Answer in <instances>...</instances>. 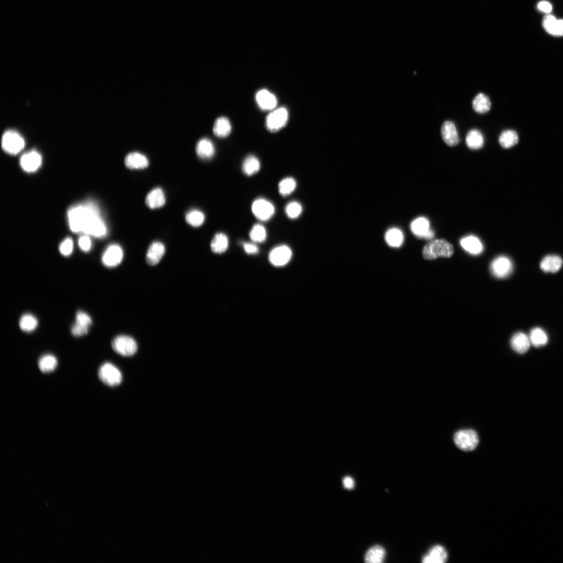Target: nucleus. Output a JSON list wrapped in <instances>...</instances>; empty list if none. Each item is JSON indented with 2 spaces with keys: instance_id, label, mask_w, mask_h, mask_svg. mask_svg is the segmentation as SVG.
I'll use <instances>...</instances> for the list:
<instances>
[{
  "instance_id": "nucleus-39",
  "label": "nucleus",
  "mask_w": 563,
  "mask_h": 563,
  "mask_svg": "<svg viewBox=\"0 0 563 563\" xmlns=\"http://www.w3.org/2000/svg\"><path fill=\"white\" fill-rule=\"evenodd\" d=\"M302 210L301 205L297 202L288 203L285 207V212L287 217L292 219L298 218L301 214Z\"/></svg>"
},
{
  "instance_id": "nucleus-41",
  "label": "nucleus",
  "mask_w": 563,
  "mask_h": 563,
  "mask_svg": "<svg viewBox=\"0 0 563 563\" xmlns=\"http://www.w3.org/2000/svg\"><path fill=\"white\" fill-rule=\"evenodd\" d=\"M73 242L70 238L66 239L61 244L59 249L61 254L66 257L71 255L73 251Z\"/></svg>"
},
{
  "instance_id": "nucleus-14",
  "label": "nucleus",
  "mask_w": 563,
  "mask_h": 563,
  "mask_svg": "<svg viewBox=\"0 0 563 563\" xmlns=\"http://www.w3.org/2000/svg\"><path fill=\"white\" fill-rule=\"evenodd\" d=\"M441 134L444 142L448 146L454 147L459 143V137L455 124L450 121L443 123L441 129Z\"/></svg>"
},
{
  "instance_id": "nucleus-23",
  "label": "nucleus",
  "mask_w": 563,
  "mask_h": 563,
  "mask_svg": "<svg viewBox=\"0 0 563 563\" xmlns=\"http://www.w3.org/2000/svg\"><path fill=\"white\" fill-rule=\"evenodd\" d=\"M146 204L151 209L161 208L166 204V197L164 191L160 188L152 190L147 196Z\"/></svg>"
},
{
  "instance_id": "nucleus-35",
  "label": "nucleus",
  "mask_w": 563,
  "mask_h": 563,
  "mask_svg": "<svg viewBox=\"0 0 563 563\" xmlns=\"http://www.w3.org/2000/svg\"><path fill=\"white\" fill-rule=\"evenodd\" d=\"M38 321L37 319L32 314H25L20 319L19 322V327L22 331L25 332L34 331L38 326Z\"/></svg>"
},
{
  "instance_id": "nucleus-9",
  "label": "nucleus",
  "mask_w": 563,
  "mask_h": 563,
  "mask_svg": "<svg viewBox=\"0 0 563 563\" xmlns=\"http://www.w3.org/2000/svg\"><path fill=\"white\" fill-rule=\"evenodd\" d=\"M251 208L255 216L263 221L270 219L275 212V206L273 204L263 198L256 200L252 205Z\"/></svg>"
},
{
  "instance_id": "nucleus-46",
  "label": "nucleus",
  "mask_w": 563,
  "mask_h": 563,
  "mask_svg": "<svg viewBox=\"0 0 563 563\" xmlns=\"http://www.w3.org/2000/svg\"><path fill=\"white\" fill-rule=\"evenodd\" d=\"M343 484L345 488L347 489L351 490L355 486V482L354 479L349 476L345 477L343 480Z\"/></svg>"
},
{
  "instance_id": "nucleus-32",
  "label": "nucleus",
  "mask_w": 563,
  "mask_h": 563,
  "mask_svg": "<svg viewBox=\"0 0 563 563\" xmlns=\"http://www.w3.org/2000/svg\"><path fill=\"white\" fill-rule=\"evenodd\" d=\"M261 168L260 161L254 155H249L244 161L242 170L244 174L252 176L257 173Z\"/></svg>"
},
{
  "instance_id": "nucleus-42",
  "label": "nucleus",
  "mask_w": 563,
  "mask_h": 563,
  "mask_svg": "<svg viewBox=\"0 0 563 563\" xmlns=\"http://www.w3.org/2000/svg\"><path fill=\"white\" fill-rule=\"evenodd\" d=\"M78 242L79 247L81 250L88 252L91 249L92 241L88 235L85 234L80 237Z\"/></svg>"
},
{
  "instance_id": "nucleus-17",
  "label": "nucleus",
  "mask_w": 563,
  "mask_h": 563,
  "mask_svg": "<svg viewBox=\"0 0 563 563\" xmlns=\"http://www.w3.org/2000/svg\"><path fill=\"white\" fill-rule=\"evenodd\" d=\"M543 25L547 33L556 37L563 36V19H557L549 15L544 19Z\"/></svg>"
},
{
  "instance_id": "nucleus-11",
  "label": "nucleus",
  "mask_w": 563,
  "mask_h": 563,
  "mask_svg": "<svg viewBox=\"0 0 563 563\" xmlns=\"http://www.w3.org/2000/svg\"><path fill=\"white\" fill-rule=\"evenodd\" d=\"M491 270L493 275L498 278L508 277L513 270V264L510 259L506 256H500L492 262Z\"/></svg>"
},
{
  "instance_id": "nucleus-7",
  "label": "nucleus",
  "mask_w": 563,
  "mask_h": 563,
  "mask_svg": "<svg viewBox=\"0 0 563 563\" xmlns=\"http://www.w3.org/2000/svg\"><path fill=\"white\" fill-rule=\"evenodd\" d=\"M288 117V111L285 108L278 109L266 117V128L271 132L278 131L285 127Z\"/></svg>"
},
{
  "instance_id": "nucleus-22",
  "label": "nucleus",
  "mask_w": 563,
  "mask_h": 563,
  "mask_svg": "<svg viewBox=\"0 0 563 563\" xmlns=\"http://www.w3.org/2000/svg\"><path fill=\"white\" fill-rule=\"evenodd\" d=\"M256 98L259 106L264 110L273 109L277 105L276 96L267 90H263L258 92Z\"/></svg>"
},
{
  "instance_id": "nucleus-16",
  "label": "nucleus",
  "mask_w": 563,
  "mask_h": 563,
  "mask_svg": "<svg viewBox=\"0 0 563 563\" xmlns=\"http://www.w3.org/2000/svg\"><path fill=\"white\" fill-rule=\"evenodd\" d=\"M166 248L162 243L155 242L152 243L148 249L146 255V262L148 264H157L165 254Z\"/></svg>"
},
{
  "instance_id": "nucleus-13",
  "label": "nucleus",
  "mask_w": 563,
  "mask_h": 563,
  "mask_svg": "<svg viewBox=\"0 0 563 563\" xmlns=\"http://www.w3.org/2000/svg\"><path fill=\"white\" fill-rule=\"evenodd\" d=\"M42 164L41 155L36 151H31L22 155L20 164L22 169L28 173L34 172Z\"/></svg>"
},
{
  "instance_id": "nucleus-34",
  "label": "nucleus",
  "mask_w": 563,
  "mask_h": 563,
  "mask_svg": "<svg viewBox=\"0 0 563 563\" xmlns=\"http://www.w3.org/2000/svg\"><path fill=\"white\" fill-rule=\"evenodd\" d=\"M57 361L54 355L50 354L43 356L38 361V366L41 372L49 373L53 372L56 368Z\"/></svg>"
},
{
  "instance_id": "nucleus-37",
  "label": "nucleus",
  "mask_w": 563,
  "mask_h": 563,
  "mask_svg": "<svg viewBox=\"0 0 563 563\" xmlns=\"http://www.w3.org/2000/svg\"><path fill=\"white\" fill-rule=\"evenodd\" d=\"M296 182L292 177H287L282 180L279 185L280 194L283 196L290 195L296 188Z\"/></svg>"
},
{
  "instance_id": "nucleus-4",
  "label": "nucleus",
  "mask_w": 563,
  "mask_h": 563,
  "mask_svg": "<svg viewBox=\"0 0 563 563\" xmlns=\"http://www.w3.org/2000/svg\"><path fill=\"white\" fill-rule=\"evenodd\" d=\"M454 440L456 446L464 451H471L478 445L479 438L477 433L472 430H463L456 432Z\"/></svg>"
},
{
  "instance_id": "nucleus-5",
  "label": "nucleus",
  "mask_w": 563,
  "mask_h": 563,
  "mask_svg": "<svg viewBox=\"0 0 563 563\" xmlns=\"http://www.w3.org/2000/svg\"><path fill=\"white\" fill-rule=\"evenodd\" d=\"M114 351L123 357H130L137 351L138 346L134 338L127 336L116 337L112 343Z\"/></svg>"
},
{
  "instance_id": "nucleus-43",
  "label": "nucleus",
  "mask_w": 563,
  "mask_h": 563,
  "mask_svg": "<svg viewBox=\"0 0 563 563\" xmlns=\"http://www.w3.org/2000/svg\"><path fill=\"white\" fill-rule=\"evenodd\" d=\"M89 328L75 323L71 328L72 334L76 337H82L87 334Z\"/></svg>"
},
{
  "instance_id": "nucleus-38",
  "label": "nucleus",
  "mask_w": 563,
  "mask_h": 563,
  "mask_svg": "<svg viewBox=\"0 0 563 563\" xmlns=\"http://www.w3.org/2000/svg\"><path fill=\"white\" fill-rule=\"evenodd\" d=\"M250 239L256 243H263L266 239V231L264 227L261 225H256L249 234Z\"/></svg>"
},
{
  "instance_id": "nucleus-40",
  "label": "nucleus",
  "mask_w": 563,
  "mask_h": 563,
  "mask_svg": "<svg viewBox=\"0 0 563 563\" xmlns=\"http://www.w3.org/2000/svg\"><path fill=\"white\" fill-rule=\"evenodd\" d=\"M91 317L83 311H78L76 315V323L83 327L90 328L92 324Z\"/></svg>"
},
{
  "instance_id": "nucleus-19",
  "label": "nucleus",
  "mask_w": 563,
  "mask_h": 563,
  "mask_svg": "<svg viewBox=\"0 0 563 563\" xmlns=\"http://www.w3.org/2000/svg\"><path fill=\"white\" fill-rule=\"evenodd\" d=\"M562 259L557 255H548L543 258L540 264L541 269L546 273H556L563 265Z\"/></svg>"
},
{
  "instance_id": "nucleus-24",
  "label": "nucleus",
  "mask_w": 563,
  "mask_h": 563,
  "mask_svg": "<svg viewBox=\"0 0 563 563\" xmlns=\"http://www.w3.org/2000/svg\"><path fill=\"white\" fill-rule=\"evenodd\" d=\"M198 156L202 159L212 158L215 153L214 147L209 139L203 138L199 141L196 146Z\"/></svg>"
},
{
  "instance_id": "nucleus-28",
  "label": "nucleus",
  "mask_w": 563,
  "mask_h": 563,
  "mask_svg": "<svg viewBox=\"0 0 563 563\" xmlns=\"http://www.w3.org/2000/svg\"><path fill=\"white\" fill-rule=\"evenodd\" d=\"M472 107L477 113H486L491 109V102L489 98L483 93H479L472 101Z\"/></svg>"
},
{
  "instance_id": "nucleus-36",
  "label": "nucleus",
  "mask_w": 563,
  "mask_h": 563,
  "mask_svg": "<svg viewBox=\"0 0 563 563\" xmlns=\"http://www.w3.org/2000/svg\"><path fill=\"white\" fill-rule=\"evenodd\" d=\"M188 224L194 227H199L204 223L205 217L204 214L198 210H191L188 211L185 217Z\"/></svg>"
},
{
  "instance_id": "nucleus-21",
  "label": "nucleus",
  "mask_w": 563,
  "mask_h": 563,
  "mask_svg": "<svg viewBox=\"0 0 563 563\" xmlns=\"http://www.w3.org/2000/svg\"><path fill=\"white\" fill-rule=\"evenodd\" d=\"M125 165L130 169H143L149 165V161L142 153L131 152L125 157Z\"/></svg>"
},
{
  "instance_id": "nucleus-44",
  "label": "nucleus",
  "mask_w": 563,
  "mask_h": 563,
  "mask_svg": "<svg viewBox=\"0 0 563 563\" xmlns=\"http://www.w3.org/2000/svg\"><path fill=\"white\" fill-rule=\"evenodd\" d=\"M244 249H245L246 253L250 255L256 254L258 253L259 249L258 247L253 244L251 243H244L243 244Z\"/></svg>"
},
{
  "instance_id": "nucleus-33",
  "label": "nucleus",
  "mask_w": 563,
  "mask_h": 563,
  "mask_svg": "<svg viewBox=\"0 0 563 563\" xmlns=\"http://www.w3.org/2000/svg\"><path fill=\"white\" fill-rule=\"evenodd\" d=\"M531 344L536 347L545 346L548 342V337L545 332L540 328H533L530 333Z\"/></svg>"
},
{
  "instance_id": "nucleus-29",
  "label": "nucleus",
  "mask_w": 563,
  "mask_h": 563,
  "mask_svg": "<svg viewBox=\"0 0 563 563\" xmlns=\"http://www.w3.org/2000/svg\"><path fill=\"white\" fill-rule=\"evenodd\" d=\"M211 249L215 254H222L227 249L228 239L227 236L222 233H218L214 236L211 243Z\"/></svg>"
},
{
  "instance_id": "nucleus-8",
  "label": "nucleus",
  "mask_w": 563,
  "mask_h": 563,
  "mask_svg": "<svg viewBox=\"0 0 563 563\" xmlns=\"http://www.w3.org/2000/svg\"><path fill=\"white\" fill-rule=\"evenodd\" d=\"M124 253L122 247L117 244H111L105 250L102 256V263L106 267L114 268L119 265L123 259Z\"/></svg>"
},
{
  "instance_id": "nucleus-45",
  "label": "nucleus",
  "mask_w": 563,
  "mask_h": 563,
  "mask_svg": "<svg viewBox=\"0 0 563 563\" xmlns=\"http://www.w3.org/2000/svg\"><path fill=\"white\" fill-rule=\"evenodd\" d=\"M538 9L545 13H549L552 10V6L550 3L547 1H542L538 4Z\"/></svg>"
},
{
  "instance_id": "nucleus-3",
  "label": "nucleus",
  "mask_w": 563,
  "mask_h": 563,
  "mask_svg": "<svg viewBox=\"0 0 563 563\" xmlns=\"http://www.w3.org/2000/svg\"><path fill=\"white\" fill-rule=\"evenodd\" d=\"M25 140L19 133L14 131L5 132L2 138V147L7 153L15 155L24 149Z\"/></svg>"
},
{
  "instance_id": "nucleus-12",
  "label": "nucleus",
  "mask_w": 563,
  "mask_h": 563,
  "mask_svg": "<svg viewBox=\"0 0 563 563\" xmlns=\"http://www.w3.org/2000/svg\"><path fill=\"white\" fill-rule=\"evenodd\" d=\"M292 256L291 249L285 245L277 247L270 252L269 261L276 266H282L290 261Z\"/></svg>"
},
{
  "instance_id": "nucleus-10",
  "label": "nucleus",
  "mask_w": 563,
  "mask_h": 563,
  "mask_svg": "<svg viewBox=\"0 0 563 563\" xmlns=\"http://www.w3.org/2000/svg\"><path fill=\"white\" fill-rule=\"evenodd\" d=\"M411 229L413 233L420 239L432 240L434 237V233L430 227L429 220L424 217L414 219L411 224Z\"/></svg>"
},
{
  "instance_id": "nucleus-6",
  "label": "nucleus",
  "mask_w": 563,
  "mask_h": 563,
  "mask_svg": "<svg viewBox=\"0 0 563 563\" xmlns=\"http://www.w3.org/2000/svg\"><path fill=\"white\" fill-rule=\"evenodd\" d=\"M98 375L100 379L110 387H116L122 381L120 370L110 362H106L100 367Z\"/></svg>"
},
{
  "instance_id": "nucleus-15",
  "label": "nucleus",
  "mask_w": 563,
  "mask_h": 563,
  "mask_svg": "<svg viewBox=\"0 0 563 563\" xmlns=\"http://www.w3.org/2000/svg\"><path fill=\"white\" fill-rule=\"evenodd\" d=\"M448 554L445 548L436 545L431 548L428 553L422 558L424 563H444L448 560Z\"/></svg>"
},
{
  "instance_id": "nucleus-18",
  "label": "nucleus",
  "mask_w": 563,
  "mask_h": 563,
  "mask_svg": "<svg viewBox=\"0 0 563 563\" xmlns=\"http://www.w3.org/2000/svg\"><path fill=\"white\" fill-rule=\"evenodd\" d=\"M510 344L516 352L524 354L529 350L531 343L527 335L523 332H518L511 339Z\"/></svg>"
},
{
  "instance_id": "nucleus-27",
  "label": "nucleus",
  "mask_w": 563,
  "mask_h": 563,
  "mask_svg": "<svg viewBox=\"0 0 563 563\" xmlns=\"http://www.w3.org/2000/svg\"><path fill=\"white\" fill-rule=\"evenodd\" d=\"M466 143L470 150L480 149L484 144V138L482 133L477 130H470L466 136Z\"/></svg>"
},
{
  "instance_id": "nucleus-31",
  "label": "nucleus",
  "mask_w": 563,
  "mask_h": 563,
  "mask_svg": "<svg viewBox=\"0 0 563 563\" xmlns=\"http://www.w3.org/2000/svg\"><path fill=\"white\" fill-rule=\"evenodd\" d=\"M499 142L501 146L505 149L513 147L518 142L517 133L513 130L504 131L499 137Z\"/></svg>"
},
{
  "instance_id": "nucleus-1",
  "label": "nucleus",
  "mask_w": 563,
  "mask_h": 563,
  "mask_svg": "<svg viewBox=\"0 0 563 563\" xmlns=\"http://www.w3.org/2000/svg\"><path fill=\"white\" fill-rule=\"evenodd\" d=\"M68 217L70 228L74 233H83L100 239L108 234L99 206L93 201L72 206L68 210Z\"/></svg>"
},
{
  "instance_id": "nucleus-2",
  "label": "nucleus",
  "mask_w": 563,
  "mask_h": 563,
  "mask_svg": "<svg viewBox=\"0 0 563 563\" xmlns=\"http://www.w3.org/2000/svg\"><path fill=\"white\" fill-rule=\"evenodd\" d=\"M454 253L452 245L445 240H435L429 243L422 250L426 260L432 261L438 257L450 258Z\"/></svg>"
},
{
  "instance_id": "nucleus-25",
  "label": "nucleus",
  "mask_w": 563,
  "mask_h": 563,
  "mask_svg": "<svg viewBox=\"0 0 563 563\" xmlns=\"http://www.w3.org/2000/svg\"><path fill=\"white\" fill-rule=\"evenodd\" d=\"M385 240L389 246L398 248L401 246L404 243V234L401 229L392 227L389 229L385 234Z\"/></svg>"
},
{
  "instance_id": "nucleus-20",
  "label": "nucleus",
  "mask_w": 563,
  "mask_h": 563,
  "mask_svg": "<svg viewBox=\"0 0 563 563\" xmlns=\"http://www.w3.org/2000/svg\"><path fill=\"white\" fill-rule=\"evenodd\" d=\"M460 244L464 250L472 255H479L482 253L484 250L483 244L475 236L465 237L461 240Z\"/></svg>"
},
{
  "instance_id": "nucleus-26",
  "label": "nucleus",
  "mask_w": 563,
  "mask_h": 563,
  "mask_svg": "<svg viewBox=\"0 0 563 563\" xmlns=\"http://www.w3.org/2000/svg\"><path fill=\"white\" fill-rule=\"evenodd\" d=\"M232 127L226 117H221L215 122L213 131L214 134L220 138L226 137L230 134Z\"/></svg>"
},
{
  "instance_id": "nucleus-30",
  "label": "nucleus",
  "mask_w": 563,
  "mask_h": 563,
  "mask_svg": "<svg viewBox=\"0 0 563 563\" xmlns=\"http://www.w3.org/2000/svg\"><path fill=\"white\" fill-rule=\"evenodd\" d=\"M386 555V551L382 546L375 545L367 551L365 560L367 563H381L383 562Z\"/></svg>"
}]
</instances>
